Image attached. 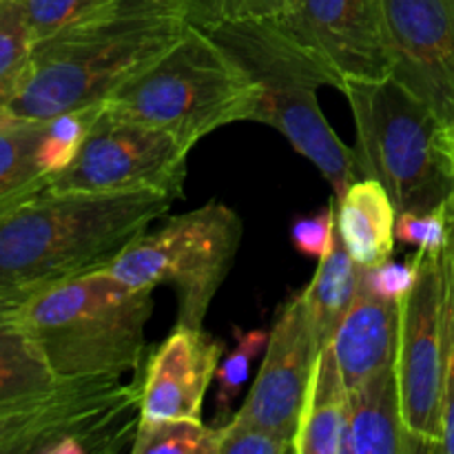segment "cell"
<instances>
[{
	"mask_svg": "<svg viewBox=\"0 0 454 454\" xmlns=\"http://www.w3.org/2000/svg\"><path fill=\"white\" fill-rule=\"evenodd\" d=\"M186 27L184 0H114L98 16L34 43L4 120L49 122L102 105L162 58Z\"/></svg>",
	"mask_w": 454,
	"mask_h": 454,
	"instance_id": "1",
	"label": "cell"
},
{
	"mask_svg": "<svg viewBox=\"0 0 454 454\" xmlns=\"http://www.w3.org/2000/svg\"><path fill=\"white\" fill-rule=\"evenodd\" d=\"M180 195L56 193L40 189L0 211V304L105 269Z\"/></svg>",
	"mask_w": 454,
	"mask_h": 454,
	"instance_id": "2",
	"label": "cell"
},
{
	"mask_svg": "<svg viewBox=\"0 0 454 454\" xmlns=\"http://www.w3.org/2000/svg\"><path fill=\"white\" fill-rule=\"evenodd\" d=\"M16 310L58 380H122L145 359L153 288L127 286L105 266L43 288Z\"/></svg>",
	"mask_w": 454,
	"mask_h": 454,
	"instance_id": "3",
	"label": "cell"
},
{
	"mask_svg": "<svg viewBox=\"0 0 454 454\" xmlns=\"http://www.w3.org/2000/svg\"><path fill=\"white\" fill-rule=\"evenodd\" d=\"M357 129L355 176L375 177L397 213L433 211L454 191V124L395 78L344 87Z\"/></svg>",
	"mask_w": 454,
	"mask_h": 454,
	"instance_id": "4",
	"label": "cell"
},
{
	"mask_svg": "<svg viewBox=\"0 0 454 454\" xmlns=\"http://www.w3.org/2000/svg\"><path fill=\"white\" fill-rule=\"evenodd\" d=\"M260 87L255 122L278 129L297 153L317 167L341 198L355 176L353 149L335 133L319 106V87L337 82L319 62L293 43L270 18L202 27Z\"/></svg>",
	"mask_w": 454,
	"mask_h": 454,
	"instance_id": "5",
	"label": "cell"
},
{
	"mask_svg": "<svg viewBox=\"0 0 454 454\" xmlns=\"http://www.w3.org/2000/svg\"><path fill=\"white\" fill-rule=\"evenodd\" d=\"M257 102L260 87L207 29L189 22L162 58L102 105L115 115L162 129L193 151L217 129L255 120Z\"/></svg>",
	"mask_w": 454,
	"mask_h": 454,
	"instance_id": "6",
	"label": "cell"
},
{
	"mask_svg": "<svg viewBox=\"0 0 454 454\" xmlns=\"http://www.w3.org/2000/svg\"><path fill=\"white\" fill-rule=\"evenodd\" d=\"M242 235V217L213 200L171 217L155 233H142L106 270L131 288L171 286L177 297V326L204 328L213 297L233 269Z\"/></svg>",
	"mask_w": 454,
	"mask_h": 454,
	"instance_id": "7",
	"label": "cell"
},
{
	"mask_svg": "<svg viewBox=\"0 0 454 454\" xmlns=\"http://www.w3.org/2000/svg\"><path fill=\"white\" fill-rule=\"evenodd\" d=\"M140 388L118 377L60 380L51 393L0 415V454L131 452Z\"/></svg>",
	"mask_w": 454,
	"mask_h": 454,
	"instance_id": "8",
	"label": "cell"
},
{
	"mask_svg": "<svg viewBox=\"0 0 454 454\" xmlns=\"http://www.w3.org/2000/svg\"><path fill=\"white\" fill-rule=\"evenodd\" d=\"M186 151L151 124L111 114L100 105L74 162L47 180L56 193H173L182 195Z\"/></svg>",
	"mask_w": 454,
	"mask_h": 454,
	"instance_id": "9",
	"label": "cell"
},
{
	"mask_svg": "<svg viewBox=\"0 0 454 454\" xmlns=\"http://www.w3.org/2000/svg\"><path fill=\"white\" fill-rule=\"evenodd\" d=\"M419 278L402 301L395 359L402 415L415 452H442L443 335L442 253L417 251Z\"/></svg>",
	"mask_w": 454,
	"mask_h": 454,
	"instance_id": "10",
	"label": "cell"
},
{
	"mask_svg": "<svg viewBox=\"0 0 454 454\" xmlns=\"http://www.w3.org/2000/svg\"><path fill=\"white\" fill-rule=\"evenodd\" d=\"M270 20L335 78L340 91L348 82L390 78L381 0H297L291 12Z\"/></svg>",
	"mask_w": 454,
	"mask_h": 454,
	"instance_id": "11",
	"label": "cell"
},
{
	"mask_svg": "<svg viewBox=\"0 0 454 454\" xmlns=\"http://www.w3.org/2000/svg\"><path fill=\"white\" fill-rule=\"evenodd\" d=\"M390 78L454 124V0H381Z\"/></svg>",
	"mask_w": 454,
	"mask_h": 454,
	"instance_id": "12",
	"label": "cell"
},
{
	"mask_svg": "<svg viewBox=\"0 0 454 454\" xmlns=\"http://www.w3.org/2000/svg\"><path fill=\"white\" fill-rule=\"evenodd\" d=\"M301 291L279 309L269 331L260 372L235 419L264 426L284 437L295 439L301 403L313 375L315 359L322 350Z\"/></svg>",
	"mask_w": 454,
	"mask_h": 454,
	"instance_id": "13",
	"label": "cell"
},
{
	"mask_svg": "<svg viewBox=\"0 0 454 454\" xmlns=\"http://www.w3.org/2000/svg\"><path fill=\"white\" fill-rule=\"evenodd\" d=\"M224 344L204 328L177 326L146 359L140 388V421L202 419L204 399L215 381Z\"/></svg>",
	"mask_w": 454,
	"mask_h": 454,
	"instance_id": "14",
	"label": "cell"
},
{
	"mask_svg": "<svg viewBox=\"0 0 454 454\" xmlns=\"http://www.w3.org/2000/svg\"><path fill=\"white\" fill-rule=\"evenodd\" d=\"M402 304L359 291L328 341L348 390L375 372L395 366Z\"/></svg>",
	"mask_w": 454,
	"mask_h": 454,
	"instance_id": "15",
	"label": "cell"
},
{
	"mask_svg": "<svg viewBox=\"0 0 454 454\" xmlns=\"http://www.w3.org/2000/svg\"><path fill=\"white\" fill-rule=\"evenodd\" d=\"M346 454H417L403 424L395 366L348 390Z\"/></svg>",
	"mask_w": 454,
	"mask_h": 454,
	"instance_id": "16",
	"label": "cell"
},
{
	"mask_svg": "<svg viewBox=\"0 0 454 454\" xmlns=\"http://www.w3.org/2000/svg\"><path fill=\"white\" fill-rule=\"evenodd\" d=\"M348 386L331 344L319 350L297 421L293 454H346Z\"/></svg>",
	"mask_w": 454,
	"mask_h": 454,
	"instance_id": "17",
	"label": "cell"
},
{
	"mask_svg": "<svg viewBox=\"0 0 454 454\" xmlns=\"http://www.w3.org/2000/svg\"><path fill=\"white\" fill-rule=\"evenodd\" d=\"M397 208L388 191L375 177H357L337 198V229L344 247L359 266H377L390 260Z\"/></svg>",
	"mask_w": 454,
	"mask_h": 454,
	"instance_id": "18",
	"label": "cell"
},
{
	"mask_svg": "<svg viewBox=\"0 0 454 454\" xmlns=\"http://www.w3.org/2000/svg\"><path fill=\"white\" fill-rule=\"evenodd\" d=\"M58 384L16 306L0 304V415L51 393Z\"/></svg>",
	"mask_w": 454,
	"mask_h": 454,
	"instance_id": "19",
	"label": "cell"
},
{
	"mask_svg": "<svg viewBox=\"0 0 454 454\" xmlns=\"http://www.w3.org/2000/svg\"><path fill=\"white\" fill-rule=\"evenodd\" d=\"M359 291H362V266L350 257L337 229L333 248L324 260L317 262L313 279L301 291L306 310L322 346L333 340Z\"/></svg>",
	"mask_w": 454,
	"mask_h": 454,
	"instance_id": "20",
	"label": "cell"
},
{
	"mask_svg": "<svg viewBox=\"0 0 454 454\" xmlns=\"http://www.w3.org/2000/svg\"><path fill=\"white\" fill-rule=\"evenodd\" d=\"M44 124L47 122H0V211L47 184V176L38 164Z\"/></svg>",
	"mask_w": 454,
	"mask_h": 454,
	"instance_id": "21",
	"label": "cell"
},
{
	"mask_svg": "<svg viewBox=\"0 0 454 454\" xmlns=\"http://www.w3.org/2000/svg\"><path fill=\"white\" fill-rule=\"evenodd\" d=\"M34 51V35L16 0H0V122L16 98Z\"/></svg>",
	"mask_w": 454,
	"mask_h": 454,
	"instance_id": "22",
	"label": "cell"
},
{
	"mask_svg": "<svg viewBox=\"0 0 454 454\" xmlns=\"http://www.w3.org/2000/svg\"><path fill=\"white\" fill-rule=\"evenodd\" d=\"M131 454H217V426L202 419L140 421Z\"/></svg>",
	"mask_w": 454,
	"mask_h": 454,
	"instance_id": "23",
	"label": "cell"
},
{
	"mask_svg": "<svg viewBox=\"0 0 454 454\" xmlns=\"http://www.w3.org/2000/svg\"><path fill=\"white\" fill-rule=\"evenodd\" d=\"M98 109H100V105L67 111V114L56 115L44 124L38 145V164L47 180L56 173L65 171L74 162L78 151L82 149L84 140H87Z\"/></svg>",
	"mask_w": 454,
	"mask_h": 454,
	"instance_id": "24",
	"label": "cell"
},
{
	"mask_svg": "<svg viewBox=\"0 0 454 454\" xmlns=\"http://www.w3.org/2000/svg\"><path fill=\"white\" fill-rule=\"evenodd\" d=\"M235 346L229 355L220 362L215 372V411L220 424L229 419V412L233 408V402L242 395L244 386H247L248 375H251L253 364L257 357H262L269 344V331L264 328H255V331H238L235 333Z\"/></svg>",
	"mask_w": 454,
	"mask_h": 454,
	"instance_id": "25",
	"label": "cell"
},
{
	"mask_svg": "<svg viewBox=\"0 0 454 454\" xmlns=\"http://www.w3.org/2000/svg\"><path fill=\"white\" fill-rule=\"evenodd\" d=\"M442 335H443V443L442 452L454 454V224L442 251Z\"/></svg>",
	"mask_w": 454,
	"mask_h": 454,
	"instance_id": "26",
	"label": "cell"
},
{
	"mask_svg": "<svg viewBox=\"0 0 454 454\" xmlns=\"http://www.w3.org/2000/svg\"><path fill=\"white\" fill-rule=\"evenodd\" d=\"M114 0H16L34 43L98 16Z\"/></svg>",
	"mask_w": 454,
	"mask_h": 454,
	"instance_id": "27",
	"label": "cell"
},
{
	"mask_svg": "<svg viewBox=\"0 0 454 454\" xmlns=\"http://www.w3.org/2000/svg\"><path fill=\"white\" fill-rule=\"evenodd\" d=\"M297 0H184L186 18L198 27L231 20H262L291 12Z\"/></svg>",
	"mask_w": 454,
	"mask_h": 454,
	"instance_id": "28",
	"label": "cell"
},
{
	"mask_svg": "<svg viewBox=\"0 0 454 454\" xmlns=\"http://www.w3.org/2000/svg\"><path fill=\"white\" fill-rule=\"evenodd\" d=\"M217 454H293V439L229 417L217 426Z\"/></svg>",
	"mask_w": 454,
	"mask_h": 454,
	"instance_id": "29",
	"label": "cell"
},
{
	"mask_svg": "<svg viewBox=\"0 0 454 454\" xmlns=\"http://www.w3.org/2000/svg\"><path fill=\"white\" fill-rule=\"evenodd\" d=\"M395 238L397 242L415 247L417 251L442 253L450 238V217L448 204L433 208V211H403L397 213L395 222Z\"/></svg>",
	"mask_w": 454,
	"mask_h": 454,
	"instance_id": "30",
	"label": "cell"
},
{
	"mask_svg": "<svg viewBox=\"0 0 454 454\" xmlns=\"http://www.w3.org/2000/svg\"><path fill=\"white\" fill-rule=\"evenodd\" d=\"M419 278V255H412L411 262L386 260L377 266H362V291L386 301L406 300L408 293L415 288Z\"/></svg>",
	"mask_w": 454,
	"mask_h": 454,
	"instance_id": "31",
	"label": "cell"
},
{
	"mask_svg": "<svg viewBox=\"0 0 454 454\" xmlns=\"http://www.w3.org/2000/svg\"><path fill=\"white\" fill-rule=\"evenodd\" d=\"M337 235V204L331 200L324 211L297 217L291 226V242L297 253L310 260H324Z\"/></svg>",
	"mask_w": 454,
	"mask_h": 454,
	"instance_id": "32",
	"label": "cell"
},
{
	"mask_svg": "<svg viewBox=\"0 0 454 454\" xmlns=\"http://www.w3.org/2000/svg\"><path fill=\"white\" fill-rule=\"evenodd\" d=\"M448 217H450V222L454 224V191H452V195L450 198H448Z\"/></svg>",
	"mask_w": 454,
	"mask_h": 454,
	"instance_id": "33",
	"label": "cell"
},
{
	"mask_svg": "<svg viewBox=\"0 0 454 454\" xmlns=\"http://www.w3.org/2000/svg\"><path fill=\"white\" fill-rule=\"evenodd\" d=\"M7 208H9V207H7ZM3 211H4V208H3Z\"/></svg>",
	"mask_w": 454,
	"mask_h": 454,
	"instance_id": "34",
	"label": "cell"
}]
</instances>
